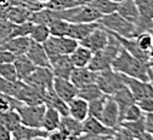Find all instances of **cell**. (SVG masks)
<instances>
[{"mask_svg":"<svg viewBox=\"0 0 153 140\" xmlns=\"http://www.w3.org/2000/svg\"><path fill=\"white\" fill-rule=\"evenodd\" d=\"M111 68L123 75L149 82L148 76V64L130 54L125 48L122 47L117 57L112 61Z\"/></svg>","mask_w":153,"mask_h":140,"instance_id":"1","label":"cell"},{"mask_svg":"<svg viewBox=\"0 0 153 140\" xmlns=\"http://www.w3.org/2000/svg\"><path fill=\"white\" fill-rule=\"evenodd\" d=\"M43 46L51 64L62 56H69L79 46V41L69 36H50Z\"/></svg>","mask_w":153,"mask_h":140,"instance_id":"2","label":"cell"},{"mask_svg":"<svg viewBox=\"0 0 153 140\" xmlns=\"http://www.w3.org/2000/svg\"><path fill=\"white\" fill-rule=\"evenodd\" d=\"M99 23L108 32L118 34L120 36L125 37H135L137 35L136 26L132 24L131 22L126 21L125 18H123L117 11L112 12L109 15H103L100 19Z\"/></svg>","mask_w":153,"mask_h":140,"instance_id":"3","label":"cell"},{"mask_svg":"<svg viewBox=\"0 0 153 140\" xmlns=\"http://www.w3.org/2000/svg\"><path fill=\"white\" fill-rule=\"evenodd\" d=\"M95 84L99 86V88L102 91L103 94L107 95H112L114 92L125 85L123 75L116 70H113L112 68L99 71Z\"/></svg>","mask_w":153,"mask_h":140,"instance_id":"4","label":"cell"},{"mask_svg":"<svg viewBox=\"0 0 153 140\" xmlns=\"http://www.w3.org/2000/svg\"><path fill=\"white\" fill-rule=\"evenodd\" d=\"M114 130L103 125L99 118L88 116L83 121V135L80 139H113Z\"/></svg>","mask_w":153,"mask_h":140,"instance_id":"5","label":"cell"},{"mask_svg":"<svg viewBox=\"0 0 153 140\" xmlns=\"http://www.w3.org/2000/svg\"><path fill=\"white\" fill-rule=\"evenodd\" d=\"M53 73L51 68H45V67H36L35 70L23 80V82L28 84L29 86L36 88L40 91L44 95L45 92L52 89V84H53Z\"/></svg>","mask_w":153,"mask_h":140,"instance_id":"6","label":"cell"},{"mask_svg":"<svg viewBox=\"0 0 153 140\" xmlns=\"http://www.w3.org/2000/svg\"><path fill=\"white\" fill-rule=\"evenodd\" d=\"M16 110L20 114L22 125L29 126V127H38V128H40L43 126V117L46 110L45 104H38V105L21 104Z\"/></svg>","mask_w":153,"mask_h":140,"instance_id":"7","label":"cell"},{"mask_svg":"<svg viewBox=\"0 0 153 140\" xmlns=\"http://www.w3.org/2000/svg\"><path fill=\"white\" fill-rule=\"evenodd\" d=\"M108 41V32L100 24L97 28H95L86 37L79 41V45L88 47L91 52H96L107 45Z\"/></svg>","mask_w":153,"mask_h":140,"instance_id":"8","label":"cell"},{"mask_svg":"<svg viewBox=\"0 0 153 140\" xmlns=\"http://www.w3.org/2000/svg\"><path fill=\"white\" fill-rule=\"evenodd\" d=\"M15 98L26 105H38L44 104V94L36 88L29 86L28 84L21 81Z\"/></svg>","mask_w":153,"mask_h":140,"instance_id":"9","label":"cell"},{"mask_svg":"<svg viewBox=\"0 0 153 140\" xmlns=\"http://www.w3.org/2000/svg\"><path fill=\"white\" fill-rule=\"evenodd\" d=\"M100 121L106 125L107 127H111L113 129H116L120 125V119H119V109L117 103L114 102V99L112 95H107L106 102L100 116Z\"/></svg>","mask_w":153,"mask_h":140,"instance_id":"10","label":"cell"},{"mask_svg":"<svg viewBox=\"0 0 153 140\" xmlns=\"http://www.w3.org/2000/svg\"><path fill=\"white\" fill-rule=\"evenodd\" d=\"M49 132L44 128L29 127L20 125L11 132V139L13 140H38V139H48Z\"/></svg>","mask_w":153,"mask_h":140,"instance_id":"11","label":"cell"},{"mask_svg":"<svg viewBox=\"0 0 153 140\" xmlns=\"http://www.w3.org/2000/svg\"><path fill=\"white\" fill-rule=\"evenodd\" d=\"M52 88L55 93L59 95L62 100H65L67 104L73 98L78 95V88H76L69 78H62V77H53Z\"/></svg>","mask_w":153,"mask_h":140,"instance_id":"12","label":"cell"},{"mask_svg":"<svg viewBox=\"0 0 153 140\" xmlns=\"http://www.w3.org/2000/svg\"><path fill=\"white\" fill-rule=\"evenodd\" d=\"M32 40L29 36H16V37H10L0 45L1 50H6L10 53H12L15 57L26 54Z\"/></svg>","mask_w":153,"mask_h":140,"instance_id":"13","label":"cell"},{"mask_svg":"<svg viewBox=\"0 0 153 140\" xmlns=\"http://www.w3.org/2000/svg\"><path fill=\"white\" fill-rule=\"evenodd\" d=\"M96 77H97L96 71L89 69L88 67H83V68H74L73 71L71 73L69 80L76 88H80L85 85L94 84L96 81Z\"/></svg>","mask_w":153,"mask_h":140,"instance_id":"14","label":"cell"},{"mask_svg":"<svg viewBox=\"0 0 153 140\" xmlns=\"http://www.w3.org/2000/svg\"><path fill=\"white\" fill-rule=\"evenodd\" d=\"M26 56L30 59V62L35 67H45V68H50L51 67L43 44L32 41L29 47H28V50H27V52H26Z\"/></svg>","mask_w":153,"mask_h":140,"instance_id":"15","label":"cell"},{"mask_svg":"<svg viewBox=\"0 0 153 140\" xmlns=\"http://www.w3.org/2000/svg\"><path fill=\"white\" fill-rule=\"evenodd\" d=\"M59 129H61L68 139H80L83 135V122L73 118L72 116H62Z\"/></svg>","mask_w":153,"mask_h":140,"instance_id":"16","label":"cell"},{"mask_svg":"<svg viewBox=\"0 0 153 140\" xmlns=\"http://www.w3.org/2000/svg\"><path fill=\"white\" fill-rule=\"evenodd\" d=\"M30 15H32V11L23 5H10V3H9L4 10L5 18L9 19L13 24H18V23H23L26 21H29Z\"/></svg>","mask_w":153,"mask_h":140,"instance_id":"17","label":"cell"},{"mask_svg":"<svg viewBox=\"0 0 153 140\" xmlns=\"http://www.w3.org/2000/svg\"><path fill=\"white\" fill-rule=\"evenodd\" d=\"M117 12L125 18L126 21L131 22L132 24H137L140 21V13L137 6L135 4V0H123L117 5Z\"/></svg>","mask_w":153,"mask_h":140,"instance_id":"18","label":"cell"},{"mask_svg":"<svg viewBox=\"0 0 153 140\" xmlns=\"http://www.w3.org/2000/svg\"><path fill=\"white\" fill-rule=\"evenodd\" d=\"M124 128L128 129V132L132 135L134 139H139V140H143V139H152V134H149L148 132H146V127H145V114L142 117H140L139 119L135 121H125L120 123Z\"/></svg>","mask_w":153,"mask_h":140,"instance_id":"19","label":"cell"},{"mask_svg":"<svg viewBox=\"0 0 153 140\" xmlns=\"http://www.w3.org/2000/svg\"><path fill=\"white\" fill-rule=\"evenodd\" d=\"M99 26H100L99 22H94V23H71L69 22L66 36L73 37V39L76 40V41H80V40L86 37L95 28H97Z\"/></svg>","mask_w":153,"mask_h":140,"instance_id":"20","label":"cell"},{"mask_svg":"<svg viewBox=\"0 0 153 140\" xmlns=\"http://www.w3.org/2000/svg\"><path fill=\"white\" fill-rule=\"evenodd\" d=\"M112 98L114 99V102L117 103L118 105V109H119V119H120V116L125 111V109L134 104V103H136L135 100V98H134L131 91L129 89V87L126 85H124L123 87H120L118 91H116L113 94H112Z\"/></svg>","mask_w":153,"mask_h":140,"instance_id":"21","label":"cell"},{"mask_svg":"<svg viewBox=\"0 0 153 140\" xmlns=\"http://www.w3.org/2000/svg\"><path fill=\"white\" fill-rule=\"evenodd\" d=\"M15 69H16V74H17V78L23 81L26 77H28L34 70H35V65L30 62V59L26 56V54H21V56H16L15 59L12 61Z\"/></svg>","mask_w":153,"mask_h":140,"instance_id":"22","label":"cell"},{"mask_svg":"<svg viewBox=\"0 0 153 140\" xmlns=\"http://www.w3.org/2000/svg\"><path fill=\"white\" fill-rule=\"evenodd\" d=\"M68 115L78 121H84L89 116L88 112V102L84 100L80 97L73 98L71 102H68Z\"/></svg>","mask_w":153,"mask_h":140,"instance_id":"23","label":"cell"},{"mask_svg":"<svg viewBox=\"0 0 153 140\" xmlns=\"http://www.w3.org/2000/svg\"><path fill=\"white\" fill-rule=\"evenodd\" d=\"M51 70L53 73L55 77H62V78H69L71 73L74 69L73 63L71 62L69 56H62L57 61L51 63Z\"/></svg>","mask_w":153,"mask_h":140,"instance_id":"24","label":"cell"},{"mask_svg":"<svg viewBox=\"0 0 153 140\" xmlns=\"http://www.w3.org/2000/svg\"><path fill=\"white\" fill-rule=\"evenodd\" d=\"M111 64H112V58L103 50H100V51H96V52H92V57H91L90 62H89L88 68L99 73V71L109 69Z\"/></svg>","mask_w":153,"mask_h":140,"instance_id":"25","label":"cell"},{"mask_svg":"<svg viewBox=\"0 0 153 140\" xmlns=\"http://www.w3.org/2000/svg\"><path fill=\"white\" fill-rule=\"evenodd\" d=\"M91 57H92V52H91L88 47L82 46V45H79L78 47H76V48L69 54L71 62L73 63L74 68L88 67Z\"/></svg>","mask_w":153,"mask_h":140,"instance_id":"26","label":"cell"},{"mask_svg":"<svg viewBox=\"0 0 153 140\" xmlns=\"http://www.w3.org/2000/svg\"><path fill=\"white\" fill-rule=\"evenodd\" d=\"M62 115L53 108L46 106L44 117H43V128L48 132H52L55 129H59L60 123H61Z\"/></svg>","mask_w":153,"mask_h":140,"instance_id":"27","label":"cell"},{"mask_svg":"<svg viewBox=\"0 0 153 140\" xmlns=\"http://www.w3.org/2000/svg\"><path fill=\"white\" fill-rule=\"evenodd\" d=\"M0 123L5 126L10 132H12L15 128H17L21 125L20 114L17 112L16 109H12L5 112H0Z\"/></svg>","mask_w":153,"mask_h":140,"instance_id":"28","label":"cell"},{"mask_svg":"<svg viewBox=\"0 0 153 140\" xmlns=\"http://www.w3.org/2000/svg\"><path fill=\"white\" fill-rule=\"evenodd\" d=\"M50 36L51 35H50V30H49L48 24H43V23H34L33 24V28H32L30 34H29V37H30L32 41L43 44Z\"/></svg>","mask_w":153,"mask_h":140,"instance_id":"29","label":"cell"},{"mask_svg":"<svg viewBox=\"0 0 153 140\" xmlns=\"http://www.w3.org/2000/svg\"><path fill=\"white\" fill-rule=\"evenodd\" d=\"M103 93L102 91L99 88V86L96 84H89V85H85L80 88H78V95L76 97H80L83 98L84 100H86L88 103L94 100V99H96L99 97H101Z\"/></svg>","mask_w":153,"mask_h":140,"instance_id":"30","label":"cell"},{"mask_svg":"<svg viewBox=\"0 0 153 140\" xmlns=\"http://www.w3.org/2000/svg\"><path fill=\"white\" fill-rule=\"evenodd\" d=\"M91 5L96 11H99L102 16L103 15H109L112 12L117 11V3L112 1V0H92V1L88 3Z\"/></svg>","mask_w":153,"mask_h":140,"instance_id":"31","label":"cell"},{"mask_svg":"<svg viewBox=\"0 0 153 140\" xmlns=\"http://www.w3.org/2000/svg\"><path fill=\"white\" fill-rule=\"evenodd\" d=\"M69 22L65 21V19H52L51 22L48 23L50 35L51 36H66L67 35V29H68Z\"/></svg>","mask_w":153,"mask_h":140,"instance_id":"32","label":"cell"},{"mask_svg":"<svg viewBox=\"0 0 153 140\" xmlns=\"http://www.w3.org/2000/svg\"><path fill=\"white\" fill-rule=\"evenodd\" d=\"M106 98H107V94H102L101 97H99V98L94 99V100L88 103L89 116L100 119V116H101V112H102V109H103V105L106 102Z\"/></svg>","mask_w":153,"mask_h":140,"instance_id":"33","label":"cell"},{"mask_svg":"<svg viewBox=\"0 0 153 140\" xmlns=\"http://www.w3.org/2000/svg\"><path fill=\"white\" fill-rule=\"evenodd\" d=\"M143 111L141 110V108L139 106L137 103H134L131 105H129L125 111L120 116V123L125 122V121H135V119H139L140 117L143 116Z\"/></svg>","mask_w":153,"mask_h":140,"instance_id":"34","label":"cell"},{"mask_svg":"<svg viewBox=\"0 0 153 140\" xmlns=\"http://www.w3.org/2000/svg\"><path fill=\"white\" fill-rule=\"evenodd\" d=\"M22 103L12 95L5 94L0 92V112H5L12 109H17Z\"/></svg>","mask_w":153,"mask_h":140,"instance_id":"35","label":"cell"},{"mask_svg":"<svg viewBox=\"0 0 153 140\" xmlns=\"http://www.w3.org/2000/svg\"><path fill=\"white\" fill-rule=\"evenodd\" d=\"M33 24H34V23L30 22V21H26V22H23V23L15 24L7 39H10V37H16V36H29L30 30H32V28H33Z\"/></svg>","mask_w":153,"mask_h":140,"instance_id":"36","label":"cell"},{"mask_svg":"<svg viewBox=\"0 0 153 140\" xmlns=\"http://www.w3.org/2000/svg\"><path fill=\"white\" fill-rule=\"evenodd\" d=\"M135 40H136V44H137L139 48L143 52H147L153 44L152 35L148 30H145V32H141L140 34H137L135 36Z\"/></svg>","mask_w":153,"mask_h":140,"instance_id":"37","label":"cell"},{"mask_svg":"<svg viewBox=\"0 0 153 140\" xmlns=\"http://www.w3.org/2000/svg\"><path fill=\"white\" fill-rule=\"evenodd\" d=\"M0 77H3L7 81H17V74L12 62L1 63L0 64Z\"/></svg>","mask_w":153,"mask_h":140,"instance_id":"38","label":"cell"},{"mask_svg":"<svg viewBox=\"0 0 153 140\" xmlns=\"http://www.w3.org/2000/svg\"><path fill=\"white\" fill-rule=\"evenodd\" d=\"M20 82H21V80H17V81H7V80L0 77V92L15 97V94L18 89V86H20Z\"/></svg>","mask_w":153,"mask_h":140,"instance_id":"39","label":"cell"},{"mask_svg":"<svg viewBox=\"0 0 153 140\" xmlns=\"http://www.w3.org/2000/svg\"><path fill=\"white\" fill-rule=\"evenodd\" d=\"M13 26L15 24L12 22H10L9 19H6L5 17H0V45H1L5 40H7Z\"/></svg>","mask_w":153,"mask_h":140,"instance_id":"40","label":"cell"},{"mask_svg":"<svg viewBox=\"0 0 153 140\" xmlns=\"http://www.w3.org/2000/svg\"><path fill=\"white\" fill-rule=\"evenodd\" d=\"M139 104V106L141 108V110L146 114V112H153V99L146 98V99H141V100L136 102Z\"/></svg>","mask_w":153,"mask_h":140,"instance_id":"41","label":"cell"},{"mask_svg":"<svg viewBox=\"0 0 153 140\" xmlns=\"http://www.w3.org/2000/svg\"><path fill=\"white\" fill-rule=\"evenodd\" d=\"M145 127H146V132H148L153 136V112L145 114Z\"/></svg>","mask_w":153,"mask_h":140,"instance_id":"42","label":"cell"},{"mask_svg":"<svg viewBox=\"0 0 153 140\" xmlns=\"http://www.w3.org/2000/svg\"><path fill=\"white\" fill-rule=\"evenodd\" d=\"M48 139L49 140H67L68 138L61 129H55L52 132H49Z\"/></svg>","mask_w":153,"mask_h":140,"instance_id":"43","label":"cell"},{"mask_svg":"<svg viewBox=\"0 0 153 140\" xmlns=\"http://www.w3.org/2000/svg\"><path fill=\"white\" fill-rule=\"evenodd\" d=\"M13 59H15V56L12 53H10L6 50H1V48H0V64H1V63L12 62Z\"/></svg>","mask_w":153,"mask_h":140,"instance_id":"44","label":"cell"},{"mask_svg":"<svg viewBox=\"0 0 153 140\" xmlns=\"http://www.w3.org/2000/svg\"><path fill=\"white\" fill-rule=\"evenodd\" d=\"M0 140H11V132L0 123Z\"/></svg>","mask_w":153,"mask_h":140,"instance_id":"45","label":"cell"},{"mask_svg":"<svg viewBox=\"0 0 153 140\" xmlns=\"http://www.w3.org/2000/svg\"><path fill=\"white\" fill-rule=\"evenodd\" d=\"M148 76H149V82L153 85V59L148 61Z\"/></svg>","mask_w":153,"mask_h":140,"instance_id":"46","label":"cell"},{"mask_svg":"<svg viewBox=\"0 0 153 140\" xmlns=\"http://www.w3.org/2000/svg\"><path fill=\"white\" fill-rule=\"evenodd\" d=\"M147 54H148V58H149V59H153V44H152V46L149 47V50L147 51Z\"/></svg>","mask_w":153,"mask_h":140,"instance_id":"47","label":"cell"},{"mask_svg":"<svg viewBox=\"0 0 153 140\" xmlns=\"http://www.w3.org/2000/svg\"><path fill=\"white\" fill-rule=\"evenodd\" d=\"M36 1L39 3V4H44V5H46V4L50 1V0H36Z\"/></svg>","mask_w":153,"mask_h":140,"instance_id":"48","label":"cell"},{"mask_svg":"<svg viewBox=\"0 0 153 140\" xmlns=\"http://www.w3.org/2000/svg\"><path fill=\"white\" fill-rule=\"evenodd\" d=\"M9 1H7V0H0V7H1V6H4V5H6Z\"/></svg>","mask_w":153,"mask_h":140,"instance_id":"49","label":"cell"},{"mask_svg":"<svg viewBox=\"0 0 153 140\" xmlns=\"http://www.w3.org/2000/svg\"><path fill=\"white\" fill-rule=\"evenodd\" d=\"M80 1H82L83 4H88V3H90V1H92V0H80Z\"/></svg>","mask_w":153,"mask_h":140,"instance_id":"50","label":"cell"},{"mask_svg":"<svg viewBox=\"0 0 153 140\" xmlns=\"http://www.w3.org/2000/svg\"><path fill=\"white\" fill-rule=\"evenodd\" d=\"M112 1H114V3H117V4H118V3H120V1H123V0H112Z\"/></svg>","mask_w":153,"mask_h":140,"instance_id":"51","label":"cell"}]
</instances>
